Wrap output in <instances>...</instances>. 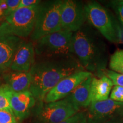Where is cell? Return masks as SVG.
<instances>
[{"instance_id":"cell-1","label":"cell","mask_w":123,"mask_h":123,"mask_svg":"<svg viewBox=\"0 0 123 123\" xmlns=\"http://www.w3.org/2000/svg\"><path fill=\"white\" fill-rule=\"evenodd\" d=\"M86 71L71 55L35 63L30 70L31 77L29 91L36 100L43 101L47 93L66 77Z\"/></svg>"},{"instance_id":"cell-2","label":"cell","mask_w":123,"mask_h":123,"mask_svg":"<svg viewBox=\"0 0 123 123\" xmlns=\"http://www.w3.org/2000/svg\"><path fill=\"white\" fill-rule=\"evenodd\" d=\"M99 34L90 24H84L73 33L72 50L86 71L101 75L105 70L108 54L106 44Z\"/></svg>"},{"instance_id":"cell-3","label":"cell","mask_w":123,"mask_h":123,"mask_svg":"<svg viewBox=\"0 0 123 123\" xmlns=\"http://www.w3.org/2000/svg\"><path fill=\"white\" fill-rule=\"evenodd\" d=\"M86 20L106 39L119 43L123 33L119 22L112 13L99 2L91 1L84 5Z\"/></svg>"},{"instance_id":"cell-4","label":"cell","mask_w":123,"mask_h":123,"mask_svg":"<svg viewBox=\"0 0 123 123\" xmlns=\"http://www.w3.org/2000/svg\"><path fill=\"white\" fill-rule=\"evenodd\" d=\"M41 3L30 7L17 9L6 17L0 24V35L26 38L31 35L41 9Z\"/></svg>"},{"instance_id":"cell-5","label":"cell","mask_w":123,"mask_h":123,"mask_svg":"<svg viewBox=\"0 0 123 123\" xmlns=\"http://www.w3.org/2000/svg\"><path fill=\"white\" fill-rule=\"evenodd\" d=\"M79 111L69 96L54 102L41 101L33 110V123H59Z\"/></svg>"},{"instance_id":"cell-6","label":"cell","mask_w":123,"mask_h":123,"mask_svg":"<svg viewBox=\"0 0 123 123\" xmlns=\"http://www.w3.org/2000/svg\"><path fill=\"white\" fill-rule=\"evenodd\" d=\"M63 1H46L41 2L34 28L30 35V39L37 41L46 35L62 30L61 10Z\"/></svg>"},{"instance_id":"cell-7","label":"cell","mask_w":123,"mask_h":123,"mask_svg":"<svg viewBox=\"0 0 123 123\" xmlns=\"http://www.w3.org/2000/svg\"><path fill=\"white\" fill-rule=\"evenodd\" d=\"M73 35V32L61 30L43 37L35 41V54L59 57L71 55Z\"/></svg>"},{"instance_id":"cell-8","label":"cell","mask_w":123,"mask_h":123,"mask_svg":"<svg viewBox=\"0 0 123 123\" xmlns=\"http://www.w3.org/2000/svg\"><path fill=\"white\" fill-rule=\"evenodd\" d=\"M86 20L84 5L74 0L63 1L61 10L62 30L73 33L79 30Z\"/></svg>"},{"instance_id":"cell-9","label":"cell","mask_w":123,"mask_h":123,"mask_svg":"<svg viewBox=\"0 0 123 123\" xmlns=\"http://www.w3.org/2000/svg\"><path fill=\"white\" fill-rule=\"evenodd\" d=\"M123 115V103L108 99L91 102L86 111L87 123H104Z\"/></svg>"},{"instance_id":"cell-10","label":"cell","mask_w":123,"mask_h":123,"mask_svg":"<svg viewBox=\"0 0 123 123\" xmlns=\"http://www.w3.org/2000/svg\"><path fill=\"white\" fill-rule=\"evenodd\" d=\"M92 76L90 72L82 71L66 77L47 93L43 102L48 103L64 99L81 82Z\"/></svg>"},{"instance_id":"cell-11","label":"cell","mask_w":123,"mask_h":123,"mask_svg":"<svg viewBox=\"0 0 123 123\" xmlns=\"http://www.w3.org/2000/svg\"><path fill=\"white\" fill-rule=\"evenodd\" d=\"M24 41L14 35H0V74L10 69L14 56Z\"/></svg>"},{"instance_id":"cell-12","label":"cell","mask_w":123,"mask_h":123,"mask_svg":"<svg viewBox=\"0 0 123 123\" xmlns=\"http://www.w3.org/2000/svg\"><path fill=\"white\" fill-rule=\"evenodd\" d=\"M10 100L12 111L17 119L20 121L28 117L36 103V99L29 90L13 91Z\"/></svg>"},{"instance_id":"cell-13","label":"cell","mask_w":123,"mask_h":123,"mask_svg":"<svg viewBox=\"0 0 123 123\" xmlns=\"http://www.w3.org/2000/svg\"><path fill=\"white\" fill-rule=\"evenodd\" d=\"M34 44L24 41L14 56L10 70L15 71H30L35 63Z\"/></svg>"},{"instance_id":"cell-14","label":"cell","mask_w":123,"mask_h":123,"mask_svg":"<svg viewBox=\"0 0 123 123\" xmlns=\"http://www.w3.org/2000/svg\"><path fill=\"white\" fill-rule=\"evenodd\" d=\"M113 83L104 74L99 77H92L90 86V99L91 102L104 101L109 99Z\"/></svg>"},{"instance_id":"cell-15","label":"cell","mask_w":123,"mask_h":123,"mask_svg":"<svg viewBox=\"0 0 123 123\" xmlns=\"http://www.w3.org/2000/svg\"><path fill=\"white\" fill-rule=\"evenodd\" d=\"M2 78L5 84L14 92L29 90L31 80L29 71H7L2 74Z\"/></svg>"},{"instance_id":"cell-16","label":"cell","mask_w":123,"mask_h":123,"mask_svg":"<svg viewBox=\"0 0 123 123\" xmlns=\"http://www.w3.org/2000/svg\"><path fill=\"white\" fill-rule=\"evenodd\" d=\"M92 77H89L77 86L68 95L74 104L79 110L88 108L91 103L90 86Z\"/></svg>"},{"instance_id":"cell-17","label":"cell","mask_w":123,"mask_h":123,"mask_svg":"<svg viewBox=\"0 0 123 123\" xmlns=\"http://www.w3.org/2000/svg\"><path fill=\"white\" fill-rule=\"evenodd\" d=\"M109 67L111 71L123 75V50H117L111 56Z\"/></svg>"},{"instance_id":"cell-18","label":"cell","mask_w":123,"mask_h":123,"mask_svg":"<svg viewBox=\"0 0 123 123\" xmlns=\"http://www.w3.org/2000/svg\"><path fill=\"white\" fill-rule=\"evenodd\" d=\"M13 92L6 84L0 86V110L12 111L10 106V96Z\"/></svg>"},{"instance_id":"cell-19","label":"cell","mask_w":123,"mask_h":123,"mask_svg":"<svg viewBox=\"0 0 123 123\" xmlns=\"http://www.w3.org/2000/svg\"><path fill=\"white\" fill-rule=\"evenodd\" d=\"M0 123H18L12 111L0 110Z\"/></svg>"},{"instance_id":"cell-20","label":"cell","mask_w":123,"mask_h":123,"mask_svg":"<svg viewBox=\"0 0 123 123\" xmlns=\"http://www.w3.org/2000/svg\"><path fill=\"white\" fill-rule=\"evenodd\" d=\"M102 74H104L108 77L112 81L115 86H118L123 87V74L115 73V72L112 71L111 70H104L102 73Z\"/></svg>"},{"instance_id":"cell-21","label":"cell","mask_w":123,"mask_h":123,"mask_svg":"<svg viewBox=\"0 0 123 123\" xmlns=\"http://www.w3.org/2000/svg\"><path fill=\"white\" fill-rule=\"evenodd\" d=\"M59 123H87L86 112L80 111Z\"/></svg>"},{"instance_id":"cell-22","label":"cell","mask_w":123,"mask_h":123,"mask_svg":"<svg viewBox=\"0 0 123 123\" xmlns=\"http://www.w3.org/2000/svg\"><path fill=\"white\" fill-rule=\"evenodd\" d=\"M110 3L112 7L117 15L120 22L123 26V0L112 1Z\"/></svg>"},{"instance_id":"cell-23","label":"cell","mask_w":123,"mask_h":123,"mask_svg":"<svg viewBox=\"0 0 123 123\" xmlns=\"http://www.w3.org/2000/svg\"><path fill=\"white\" fill-rule=\"evenodd\" d=\"M110 99L118 102L123 103V87L115 86L112 89Z\"/></svg>"},{"instance_id":"cell-24","label":"cell","mask_w":123,"mask_h":123,"mask_svg":"<svg viewBox=\"0 0 123 123\" xmlns=\"http://www.w3.org/2000/svg\"><path fill=\"white\" fill-rule=\"evenodd\" d=\"M5 1L7 7L6 13V17H7L18 9L20 0H5Z\"/></svg>"},{"instance_id":"cell-25","label":"cell","mask_w":123,"mask_h":123,"mask_svg":"<svg viewBox=\"0 0 123 123\" xmlns=\"http://www.w3.org/2000/svg\"><path fill=\"white\" fill-rule=\"evenodd\" d=\"M41 3L40 0H20L18 9L30 7L38 5Z\"/></svg>"},{"instance_id":"cell-26","label":"cell","mask_w":123,"mask_h":123,"mask_svg":"<svg viewBox=\"0 0 123 123\" xmlns=\"http://www.w3.org/2000/svg\"><path fill=\"white\" fill-rule=\"evenodd\" d=\"M7 9V7L5 0H1L0 2V22L5 18Z\"/></svg>"},{"instance_id":"cell-27","label":"cell","mask_w":123,"mask_h":123,"mask_svg":"<svg viewBox=\"0 0 123 123\" xmlns=\"http://www.w3.org/2000/svg\"><path fill=\"white\" fill-rule=\"evenodd\" d=\"M104 123H123V115L108 121Z\"/></svg>"},{"instance_id":"cell-28","label":"cell","mask_w":123,"mask_h":123,"mask_svg":"<svg viewBox=\"0 0 123 123\" xmlns=\"http://www.w3.org/2000/svg\"><path fill=\"white\" fill-rule=\"evenodd\" d=\"M1 78H0V86H1Z\"/></svg>"},{"instance_id":"cell-29","label":"cell","mask_w":123,"mask_h":123,"mask_svg":"<svg viewBox=\"0 0 123 123\" xmlns=\"http://www.w3.org/2000/svg\"><path fill=\"white\" fill-rule=\"evenodd\" d=\"M1 0H0V2H1Z\"/></svg>"}]
</instances>
